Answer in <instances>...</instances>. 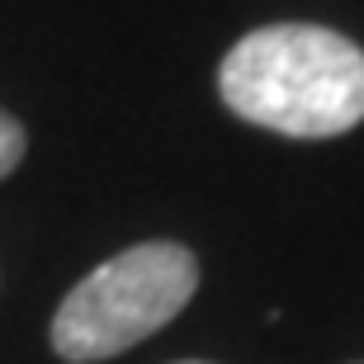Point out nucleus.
Instances as JSON below:
<instances>
[{
	"label": "nucleus",
	"mask_w": 364,
	"mask_h": 364,
	"mask_svg": "<svg viewBox=\"0 0 364 364\" xmlns=\"http://www.w3.org/2000/svg\"><path fill=\"white\" fill-rule=\"evenodd\" d=\"M223 105L284 137H341L364 123V48L322 24H265L218 67Z\"/></svg>",
	"instance_id": "1"
},
{
	"label": "nucleus",
	"mask_w": 364,
	"mask_h": 364,
	"mask_svg": "<svg viewBox=\"0 0 364 364\" xmlns=\"http://www.w3.org/2000/svg\"><path fill=\"white\" fill-rule=\"evenodd\" d=\"M199 289V260L180 242H142L95 265L53 317V350L71 364H95L133 350L176 322Z\"/></svg>",
	"instance_id": "2"
},
{
	"label": "nucleus",
	"mask_w": 364,
	"mask_h": 364,
	"mask_svg": "<svg viewBox=\"0 0 364 364\" xmlns=\"http://www.w3.org/2000/svg\"><path fill=\"white\" fill-rule=\"evenodd\" d=\"M24 147H28V137H24V128H19V119L0 109V180L10 176V171H19Z\"/></svg>",
	"instance_id": "3"
},
{
	"label": "nucleus",
	"mask_w": 364,
	"mask_h": 364,
	"mask_svg": "<svg viewBox=\"0 0 364 364\" xmlns=\"http://www.w3.org/2000/svg\"><path fill=\"white\" fill-rule=\"evenodd\" d=\"M180 364H203V360H180Z\"/></svg>",
	"instance_id": "4"
}]
</instances>
